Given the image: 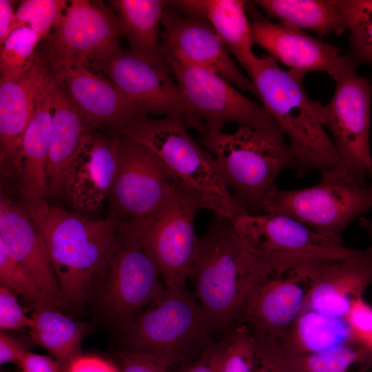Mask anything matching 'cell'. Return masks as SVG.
<instances>
[{
    "label": "cell",
    "mask_w": 372,
    "mask_h": 372,
    "mask_svg": "<svg viewBox=\"0 0 372 372\" xmlns=\"http://www.w3.org/2000/svg\"><path fill=\"white\" fill-rule=\"evenodd\" d=\"M349 30L348 56L358 65H372V0H335Z\"/></svg>",
    "instance_id": "32"
},
{
    "label": "cell",
    "mask_w": 372,
    "mask_h": 372,
    "mask_svg": "<svg viewBox=\"0 0 372 372\" xmlns=\"http://www.w3.org/2000/svg\"><path fill=\"white\" fill-rule=\"evenodd\" d=\"M43 38L28 26L14 29L1 44L0 80L19 76L32 63Z\"/></svg>",
    "instance_id": "33"
},
{
    "label": "cell",
    "mask_w": 372,
    "mask_h": 372,
    "mask_svg": "<svg viewBox=\"0 0 372 372\" xmlns=\"http://www.w3.org/2000/svg\"><path fill=\"white\" fill-rule=\"evenodd\" d=\"M256 96L280 131L288 136L296 161V174L344 167L320 120L322 105L312 100L303 86L305 74L285 71L271 56H257L247 72Z\"/></svg>",
    "instance_id": "3"
},
{
    "label": "cell",
    "mask_w": 372,
    "mask_h": 372,
    "mask_svg": "<svg viewBox=\"0 0 372 372\" xmlns=\"http://www.w3.org/2000/svg\"><path fill=\"white\" fill-rule=\"evenodd\" d=\"M1 372H5V371H1Z\"/></svg>",
    "instance_id": "47"
},
{
    "label": "cell",
    "mask_w": 372,
    "mask_h": 372,
    "mask_svg": "<svg viewBox=\"0 0 372 372\" xmlns=\"http://www.w3.org/2000/svg\"><path fill=\"white\" fill-rule=\"evenodd\" d=\"M360 224L363 227H364L369 231V235L371 238V242H372V220L367 219L366 218H362L360 220ZM369 250L371 255V258L372 259V244H371V247L369 249Z\"/></svg>",
    "instance_id": "46"
},
{
    "label": "cell",
    "mask_w": 372,
    "mask_h": 372,
    "mask_svg": "<svg viewBox=\"0 0 372 372\" xmlns=\"http://www.w3.org/2000/svg\"><path fill=\"white\" fill-rule=\"evenodd\" d=\"M200 209L195 196L179 188L150 214L121 222L152 259L168 290L186 288L198 249L194 220Z\"/></svg>",
    "instance_id": "8"
},
{
    "label": "cell",
    "mask_w": 372,
    "mask_h": 372,
    "mask_svg": "<svg viewBox=\"0 0 372 372\" xmlns=\"http://www.w3.org/2000/svg\"><path fill=\"white\" fill-rule=\"evenodd\" d=\"M324 260L293 261L262 278L251 289L239 322L254 335L278 342L304 310Z\"/></svg>",
    "instance_id": "11"
},
{
    "label": "cell",
    "mask_w": 372,
    "mask_h": 372,
    "mask_svg": "<svg viewBox=\"0 0 372 372\" xmlns=\"http://www.w3.org/2000/svg\"><path fill=\"white\" fill-rule=\"evenodd\" d=\"M353 63L334 79L330 101L322 105L320 120L329 129L347 171L359 183L372 180L370 149L372 84L358 75Z\"/></svg>",
    "instance_id": "10"
},
{
    "label": "cell",
    "mask_w": 372,
    "mask_h": 372,
    "mask_svg": "<svg viewBox=\"0 0 372 372\" xmlns=\"http://www.w3.org/2000/svg\"><path fill=\"white\" fill-rule=\"evenodd\" d=\"M120 372H170L172 367L147 353L123 350L117 354Z\"/></svg>",
    "instance_id": "39"
},
{
    "label": "cell",
    "mask_w": 372,
    "mask_h": 372,
    "mask_svg": "<svg viewBox=\"0 0 372 372\" xmlns=\"http://www.w3.org/2000/svg\"><path fill=\"white\" fill-rule=\"evenodd\" d=\"M121 136L87 132L72 158L64 193L79 211L98 210L108 196L119 163Z\"/></svg>",
    "instance_id": "19"
},
{
    "label": "cell",
    "mask_w": 372,
    "mask_h": 372,
    "mask_svg": "<svg viewBox=\"0 0 372 372\" xmlns=\"http://www.w3.org/2000/svg\"><path fill=\"white\" fill-rule=\"evenodd\" d=\"M283 136L247 126H238L232 134L203 135L201 144L213 156L223 182L249 214H264L278 189V176L296 167Z\"/></svg>",
    "instance_id": "5"
},
{
    "label": "cell",
    "mask_w": 372,
    "mask_h": 372,
    "mask_svg": "<svg viewBox=\"0 0 372 372\" xmlns=\"http://www.w3.org/2000/svg\"><path fill=\"white\" fill-rule=\"evenodd\" d=\"M254 337L256 343L255 372H288L276 343L263 338Z\"/></svg>",
    "instance_id": "40"
},
{
    "label": "cell",
    "mask_w": 372,
    "mask_h": 372,
    "mask_svg": "<svg viewBox=\"0 0 372 372\" xmlns=\"http://www.w3.org/2000/svg\"><path fill=\"white\" fill-rule=\"evenodd\" d=\"M123 35L135 54L149 61L167 63L158 39L160 23L169 1L112 0Z\"/></svg>",
    "instance_id": "27"
},
{
    "label": "cell",
    "mask_w": 372,
    "mask_h": 372,
    "mask_svg": "<svg viewBox=\"0 0 372 372\" xmlns=\"http://www.w3.org/2000/svg\"><path fill=\"white\" fill-rule=\"evenodd\" d=\"M0 282L1 285L15 294L21 296L33 309L43 307L59 309L41 289L30 273L8 254L1 242Z\"/></svg>",
    "instance_id": "35"
},
{
    "label": "cell",
    "mask_w": 372,
    "mask_h": 372,
    "mask_svg": "<svg viewBox=\"0 0 372 372\" xmlns=\"http://www.w3.org/2000/svg\"><path fill=\"white\" fill-rule=\"evenodd\" d=\"M250 25L253 43L289 70L304 74L324 72L335 79L345 68L355 63L347 55H342L334 45L289 24L258 20Z\"/></svg>",
    "instance_id": "20"
},
{
    "label": "cell",
    "mask_w": 372,
    "mask_h": 372,
    "mask_svg": "<svg viewBox=\"0 0 372 372\" xmlns=\"http://www.w3.org/2000/svg\"><path fill=\"white\" fill-rule=\"evenodd\" d=\"M52 72L63 82L73 103L94 130L105 128L118 134L139 116L108 79L92 69L68 64Z\"/></svg>",
    "instance_id": "21"
},
{
    "label": "cell",
    "mask_w": 372,
    "mask_h": 372,
    "mask_svg": "<svg viewBox=\"0 0 372 372\" xmlns=\"http://www.w3.org/2000/svg\"><path fill=\"white\" fill-rule=\"evenodd\" d=\"M18 366L19 372H64L63 367L53 358L30 351Z\"/></svg>",
    "instance_id": "43"
},
{
    "label": "cell",
    "mask_w": 372,
    "mask_h": 372,
    "mask_svg": "<svg viewBox=\"0 0 372 372\" xmlns=\"http://www.w3.org/2000/svg\"><path fill=\"white\" fill-rule=\"evenodd\" d=\"M254 3L282 23L320 36L341 34L348 30L347 19L335 0H258Z\"/></svg>",
    "instance_id": "30"
},
{
    "label": "cell",
    "mask_w": 372,
    "mask_h": 372,
    "mask_svg": "<svg viewBox=\"0 0 372 372\" xmlns=\"http://www.w3.org/2000/svg\"><path fill=\"white\" fill-rule=\"evenodd\" d=\"M372 284L369 250L353 257L322 263L309 293L304 309L344 319L351 303Z\"/></svg>",
    "instance_id": "23"
},
{
    "label": "cell",
    "mask_w": 372,
    "mask_h": 372,
    "mask_svg": "<svg viewBox=\"0 0 372 372\" xmlns=\"http://www.w3.org/2000/svg\"><path fill=\"white\" fill-rule=\"evenodd\" d=\"M286 262L256 254L240 238L229 219L216 216L207 233L198 238L189 279L206 315L218 330L228 331L239 322L254 285Z\"/></svg>",
    "instance_id": "1"
},
{
    "label": "cell",
    "mask_w": 372,
    "mask_h": 372,
    "mask_svg": "<svg viewBox=\"0 0 372 372\" xmlns=\"http://www.w3.org/2000/svg\"><path fill=\"white\" fill-rule=\"evenodd\" d=\"M221 347L214 342L201 355L184 365L173 367L170 372H220Z\"/></svg>",
    "instance_id": "41"
},
{
    "label": "cell",
    "mask_w": 372,
    "mask_h": 372,
    "mask_svg": "<svg viewBox=\"0 0 372 372\" xmlns=\"http://www.w3.org/2000/svg\"><path fill=\"white\" fill-rule=\"evenodd\" d=\"M125 350L153 355L170 367L186 364L215 341L218 329L186 288L168 290L121 324Z\"/></svg>",
    "instance_id": "6"
},
{
    "label": "cell",
    "mask_w": 372,
    "mask_h": 372,
    "mask_svg": "<svg viewBox=\"0 0 372 372\" xmlns=\"http://www.w3.org/2000/svg\"><path fill=\"white\" fill-rule=\"evenodd\" d=\"M121 136L118 167L108 196L110 214L125 222L154 212L182 187L152 151Z\"/></svg>",
    "instance_id": "16"
},
{
    "label": "cell",
    "mask_w": 372,
    "mask_h": 372,
    "mask_svg": "<svg viewBox=\"0 0 372 372\" xmlns=\"http://www.w3.org/2000/svg\"><path fill=\"white\" fill-rule=\"evenodd\" d=\"M30 318L32 339L47 350L63 369L81 353V345L86 332L84 324L52 307L33 309Z\"/></svg>",
    "instance_id": "29"
},
{
    "label": "cell",
    "mask_w": 372,
    "mask_h": 372,
    "mask_svg": "<svg viewBox=\"0 0 372 372\" xmlns=\"http://www.w3.org/2000/svg\"><path fill=\"white\" fill-rule=\"evenodd\" d=\"M163 55L187 107V127L203 135L214 134L226 123H235L283 134L262 105L245 96L219 75Z\"/></svg>",
    "instance_id": "9"
},
{
    "label": "cell",
    "mask_w": 372,
    "mask_h": 372,
    "mask_svg": "<svg viewBox=\"0 0 372 372\" xmlns=\"http://www.w3.org/2000/svg\"><path fill=\"white\" fill-rule=\"evenodd\" d=\"M179 115L152 118L140 115L118 134L156 154L183 189L204 209L229 220L249 214L225 185L211 154L188 134Z\"/></svg>",
    "instance_id": "4"
},
{
    "label": "cell",
    "mask_w": 372,
    "mask_h": 372,
    "mask_svg": "<svg viewBox=\"0 0 372 372\" xmlns=\"http://www.w3.org/2000/svg\"><path fill=\"white\" fill-rule=\"evenodd\" d=\"M16 295L6 287L0 285L1 331L29 329L32 324L31 318L24 313Z\"/></svg>",
    "instance_id": "38"
},
{
    "label": "cell",
    "mask_w": 372,
    "mask_h": 372,
    "mask_svg": "<svg viewBox=\"0 0 372 372\" xmlns=\"http://www.w3.org/2000/svg\"><path fill=\"white\" fill-rule=\"evenodd\" d=\"M351 342L355 341L344 319L304 309L275 343L284 354L300 355Z\"/></svg>",
    "instance_id": "28"
},
{
    "label": "cell",
    "mask_w": 372,
    "mask_h": 372,
    "mask_svg": "<svg viewBox=\"0 0 372 372\" xmlns=\"http://www.w3.org/2000/svg\"><path fill=\"white\" fill-rule=\"evenodd\" d=\"M64 372H120L116 364L105 358L80 353L64 368Z\"/></svg>",
    "instance_id": "42"
},
{
    "label": "cell",
    "mask_w": 372,
    "mask_h": 372,
    "mask_svg": "<svg viewBox=\"0 0 372 372\" xmlns=\"http://www.w3.org/2000/svg\"><path fill=\"white\" fill-rule=\"evenodd\" d=\"M24 209L45 243L65 302L84 303L116 248L121 221L111 214L92 219L71 214L45 198L24 201Z\"/></svg>",
    "instance_id": "2"
},
{
    "label": "cell",
    "mask_w": 372,
    "mask_h": 372,
    "mask_svg": "<svg viewBox=\"0 0 372 372\" xmlns=\"http://www.w3.org/2000/svg\"><path fill=\"white\" fill-rule=\"evenodd\" d=\"M169 4L187 15L201 18L214 29L227 49L248 71L256 56L253 52L251 25L241 0H180Z\"/></svg>",
    "instance_id": "26"
},
{
    "label": "cell",
    "mask_w": 372,
    "mask_h": 372,
    "mask_svg": "<svg viewBox=\"0 0 372 372\" xmlns=\"http://www.w3.org/2000/svg\"><path fill=\"white\" fill-rule=\"evenodd\" d=\"M371 353H372V351H371Z\"/></svg>",
    "instance_id": "48"
},
{
    "label": "cell",
    "mask_w": 372,
    "mask_h": 372,
    "mask_svg": "<svg viewBox=\"0 0 372 372\" xmlns=\"http://www.w3.org/2000/svg\"><path fill=\"white\" fill-rule=\"evenodd\" d=\"M68 2L65 0L21 1L16 11L14 29L28 26L45 39L61 19Z\"/></svg>",
    "instance_id": "36"
},
{
    "label": "cell",
    "mask_w": 372,
    "mask_h": 372,
    "mask_svg": "<svg viewBox=\"0 0 372 372\" xmlns=\"http://www.w3.org/2000/svg\"><path fill=\"white\" fill-rule=\"evenodd\" d=\"M230 220L245 245L268 260H343L359 251L282 214H245Z\"/></svg>",
    "instance_id": "14"
},
{
    "label": "cell",
    "mask_w": 372,
    "mask_h": 372,
    "mask_svg": "<svg viewBox=\"0 0 372 372\" xmlns=\"http://www.w3.org/2000/svg\"><path fill=\"white\" fill-rule=\"evenodd\" d=\"M0 242L60 309L67 305L45 243L24 209L1 193Z\"/></svg>",
    "instance_id": "22"
},
{
    "label": "cell",
    "mask_w": 372,
    "mask_h": 372,
    "mask_svg": "<svg viewBox=\"0 0 372 372\" xmlns=\"http://www.w3.org/2000/svg\"><path fill=\"white\" fill-rule=\"evenodd\" d=\"M279 352L288 372H368L372 366L371 351L355 342L300 355Z\"/></svg>",
    "instance_id": "31"
},
{
    "label": "cell",
    "mask_w": 372,
    "mask_h": 372,
    "mask_svg": "<svg viewBox=\"0 0 372 372\" xmlns=\"http://www.w3.org/2000/svg\"><path fill=\"white\" fill-rule=\"evenodd\" d=\"M155 263L121 223L116 248L101 277L106 315L121 324L161 299L167 291Z\"/></svg>",
    "instance_id": "13"
},
{
    "label": "cell",
    "mask_w": 372,
    "mask_h": 372,
    "mask_svg": "<svg viewBox=\"0 0 372 372\" xmlns=\"http://www.w3.org/2000/svg\"><path fill=\"white\" fill-rule=\"evenodd\" d=\"M54 76L41 94L22 140L14 180L24 201L48 194L47 167L52 132Z\"/></svg>",
    "instance_id": "24"
},
{
    "label": "cell",
    "mask_w": 372,
    "mask_h": 372,
    "mask_svg": "<svg viewBox=\"0 0 372 372\" xmlns=\"http://www.w3.org/2000/svg\"><path fill=\"white\" fill-rule=\"evenodd\" d=\"M29 352L22 344L5 331L0 332V364L19 365Z\"/></svg>",
    "instance_id": "44"
},
{
    "label": "cell",
    "mask_w": 372,
    "mask_h": 372,
    "mask_svg": "<svg viewBox=\"0 0 372 372\" xmlns=\"http://www.w3.org/2000/svg\"><path fill=\"white\" fill-rule=\"evenodd\" d=\"M169 6L161 21L163 54L211 71L256 96L250 79L236 65L211 25L201 18L181 15Z\"/></svg>",
    "instance_id": "18"
},
{
    "label": "cell",
    "mask_w": 372,
    "mask_h": 372,
    "mask_svg": "<svg viewBox=\"0 0 372 372\" xmlns=\"http://www.w3.org/2000/svg\"><path fill=\"white\" fill-rule=\"evenodd\" d=\"M353 340L372 351V307L362 297L355 299L344 318Z\"/></svg>",
    "instance_id": "37"
},
{
    "label": "cell",
    "mask_w": 372,
    "mask_h": 372,
    "mask_svg": "<svg viewBox=\"0 0 372 372\" xmlns=\"http://www.w3.org/2000/svg\"><path fill=\"white\" fill-rule=\"evenodd\" d=\"M123 31L112 8L101 1H68L64 14L40 48L52 70L68 64L92 68L119 45Z\"/></svg>",
    "instance_id": "12"
},
{
    "label": "cell",
    "mask_w": 372,
    "mask_h": 372,
    "mask_svg": "<svg viewBox=\"0 0 372 372\" xmlns=\"http://www.w3.org/2000/svg\"><path fill=\"white\" fill-rule=\"evenodd\" d=\"M52 112L47 167L48 194L50 196L64 192L69 163L83 136L94 130L73 103L63 82L55 76L52 92Z\"/></svg>",
    "instance_id": "25"
},
{
    "label": "cell",
    "mask_w": 372,
    "mask_h": 372,
    "mask_svg": "<svg viewBox=\"0 0 372 372\" xmlns=\"http://www.w3.org/2000/svg\"><path fill=\"white\" fill-rule=\"evenodd\" d=\"M54 78L48 58L39 46L31 65L19 76L0 80L1 168L15 179L22 140L39 100Z\"/></svg>",
    "instance_id": "17"
},
{
    "label": "cell",
    "mask_w": 372,
    "mask_h": 372,
    "mask_svg": "<svg viewBox=\"0 0 372 372\" xmlns=\"http://www.w3.org/2000/svg\"><path fill=\"white\" fill-rule=\"evenodd\" d=\"M16 21V12L12 2L10 0H0V43L14 30Z\"/></svg>",
    "instance_id": "45"
},
{
    "label": "cell",
    "mask_w": 372,
    "mask_h": 372,
    "mask_svg": "<svg viewBox=\"0 0 372 372\" xmlns=\"http://www.w3.org/2000/svg\"><path fill=\"white\" fill-rule=\"evenodd\" d=\"M221 347L220 372H255L256 343L254 335L239 322L219 340Z\"/></svg>",
    "instance_id": "34"
},
{
    "label": "cell",
    "mask_w": 372,
    "mask_h": 372,
    "mask_svg": "<svg viewBox=\"0 0 372 372\" xmlns=\"http://www.w3.org/2000/svg\"><path fill=\"white\" fill-rule=\"evenodd\" d=\"M103 74L136 108L138 115H179L187 107L167 64L156 63L118 46L92 67Z\"/></svg>",
    "instance_id": "15"
},
{
    "label": "cell",
    "mask_w": 372,
    "mask_h": 372,
    "mask_svg": "<svg viewBox=\"0 0 372 372\" xmlns=\"http://www.w3.org/2000/svg\"><path fill=\"white\" fill-rule=\"evenodd\" d=\"M316 185L274 192L264 214L293 218L328 238L342 242L344 229L372 208V182L362 184L344 167L321 172Z\"/></svg>",
    "instance_id": "7"
}]
</instances>
